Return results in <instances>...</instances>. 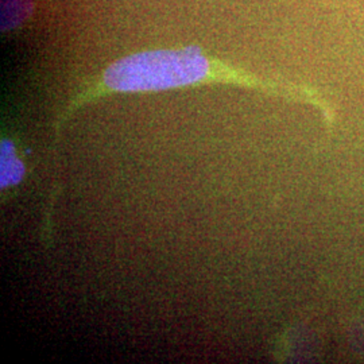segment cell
<instances>
[{
	"instance_id": "1",
	"label": "cell",
	"mask_w": 364,
	"mask_h": 364,
	"mask_svg": "<svg viewBox=\"0 0 364 364\" xmlns=\"http://www.w3.org/2000/svg\"><path fill=\"white\" fill-rule=\"evenodd\" d=\"M223 77L201 49L149 50L123 57L103 73V87L112 92L165 91Z\"/></svg>"
},
{
	"instance_id": "3",
	"label": "cell",
	"mask_w": 364,
	"mask_h": 364,
	"mask_svg": "<svg viewBox=\"0 0 364 364\" xmlns=\"http://www.w3.org/2000/svg\"><path fill=\"white\" fill-rule=\"evenodd\" d=\"M31 0H3L1 1V30L10 31L21 26L33 14Z\"/></svg>"
},
{
	"instance_id": "2",
	"label": "cell",
	"mask_w": 364,
	"mask_h": 364,
	"mask_svg": "<svg viewBox=\"0 0 364 364\" xmlns=\"http://www.w3.org/2000/svg\"><path fill=\"white\" fill-rule=\"evenodd\" d=\"M0 185L3 189L18 185L25 177V165L16 156L13 142L4 139L0 149Z\"/></svg>"
}]
</instances>
